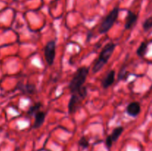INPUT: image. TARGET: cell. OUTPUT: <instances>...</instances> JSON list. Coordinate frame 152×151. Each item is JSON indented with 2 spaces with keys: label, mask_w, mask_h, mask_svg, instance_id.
<instances>
[{
  "label": "cell",
  "mask_w": 152,
  "mask_h": 151,
  "mask_svg": "<svg viewBox=\"0 0 152 151\" xmlns=\"http://www.w3.org/2000/svg\"><path fill=\"white\" fill-rule=\"evenodd\" d=\"M114 80H115V71L111 70L102 80V86L103 88H108L114 84Z\"/></svg>",
  "instance_id": "obj_10"
},
{
  "label": "cell",
  "mask_w": 152,
  "mask_h": 151,
  "mask_svg": "<svg viewBox=\"0 0 152 151\" xmlns=\"http://www.w3.org/2000/svg\"><path fill=\"white\" fill-rule=\"evenodd\" d=\"M34 118H35V121H34L33 127H34V129L39 128L45 120V113L39 110L38 112L34 114Z\"/></svg>",
  "instance_id": "obj_9"
},
{
  "label": "cell",
  "mask_w": 152,
  "mask_h": 151,
  "mask_svg": "<svg viewBox=\"0 0 152 151\" xmlns=\"http://www.w3.org/2000/svg\"><path fill=\"white\" fill-rule=\"evenodd\" d=\"M148 44L146 41H142L139 46V47L137 50V55L139 57L143 58L145 56V55L148 53Z\"/></svg>",
  "instance_id": "obj_12"
},
{
  "label": "cell",
  "mask_w": 152,
  "mask_h": 151,
  "mask_svg": "<svg viewBox=\"0 0 152 151\" xmlns=\"http://www.w3.org/2000/svg\"><path fill=\"white\" fill-rule=\"evenodd\" d=\"M44 54L46 62L48 65H53L56 56V41L51 40L46 44L45 47Z\"/></svg>",
  "instance_id": "obj_5"
},
{
  "label": "cell",
  "mask_w": 152,
  "mask_h": 151,
  "mask_svg": "<svg viewBox=\"0 0 152 151\" xmlns=\"http://www.w3.org/2000/svg\"><path fill=\"white\" fill-rule=\"evenodd\" d=\"M88 73L89 68L87 67H80L77 69L69 84V90L71 93L77 92L84 86Z\"/></svg>",
  "instance_id": "obj_1"
},
{
  "label": "cell",
  "mask_w": 152,
  "mask_h": 151,
  "mask_svg": "<svg viewBox=\"0 0 152 151\" xmlns=\"http://www.w3.org/2000/svg\"><path fill=\"white\" fill-rule=\"evenodd\" d=\"M138 19V16L132 12V10H128L127 15L126 17V23H125V29L129 30L132 29L135 24L137 23Z\"/></svg>",
  "instance_id": "obj_7"
},
{
  "label": "cell",
  "mask_w": 152,
  "mask_h": 151,
  "mask_svg": "<svg viewBox=\"0 0 152 151\" xmlns=\"http://www.w3.org/2000/svg\"><path fill=\"white\" fill-rule=\"evenodd\" d=\"M119 13H120V8L118 7H116L105 16V18L103 19L102 23L100 24V26H99V33H106L111 29V28L114 26V23L118 18Z\"/></svg>",
  "instance_id": "obj_4"
},
{
  "label": "cell",
  "mask_w": 152,
  "mask_h": 151,
  "mask_svg": "<svg viewBox=\"0 0 152 151\" xmlns=\"http://www.w3.org/2000/svg\"><path fill=\"white\" fill-rule=\"evenodd\" d=\"M126 75H127V72H126L125 68H123L121 70H120V73H119V75H118L119 81H120V80H126V78H127L128 76H126Z\"/></svg>",
  "instance_id": "obj_16"
},
{
  "label": "cell",
  "mask_w": 152,
  "mask_h": 151,
  "mask_svg": "<svg viewBox=\"0 0 152 151\" xmlns=\"http://www.w3.org/2000/svg\"><path fill=\"white\" fill-rule=\"evenodd\" d=\"M87 96V87L85 86H83L77 92L71 93V99H70L69 103H68V112L70 114H73L77 112V110L80 107L82 101L86 99Z\"/></svg>",
  "instance_id": "obj_3"
},
{
  "label": "cell",
  "mask_w": 152,
  "mask_h": 151,
  "mask_svg": "<svg viewBox=\"0 0 152 151\" xmlns=\"http://www.w3.org/2000/svg\"><path fill=\"white\" fill-rule=\"evenodd\" d=\"M113 143H114V142H112V140H111V138L109 137V136H107L106 139H105V146L108 148V150L111 149V147H112L113 145Z\"/></svg>",
  "instance_id": "obj_17"
},
{
  "label": "cell",
  "mask_w": 152,
  "mask_h": 151,
  "mask_svg": "<svg viewBox=\"0 0 152 151\" xmlns=\"http://www.w3.org/2000/svg\"><path fill=\"white\" fill-rule=\"evenodd\" d=\"M16 90L22 92L24 94H34L36 93V86L33 84H24L22 82H18L16 85Z\"/></svg>",
  "instance_id": "obj_8"
},
{
  "label": "cell",
  "mask_w": 152,
  "mask_h": 151,
  "mask_svg": "<svg viewBox=\"0 0 152 151\" xmlns=\"http://www.w3.org/2000/svg\"><path fill=\"white\" fill-rule=\"evenodd\" d=\"M123 131H124V128H123V127L119 126V127H115V128L113 130L112 133H111V135H109V137L111 138V139L112 140L113 142H117V141L119 139V138L120 137V136H121Z\"/></svg>",
  "instance_id": "obj_11"
},
{
  "label": "cell",
  "mask_w": 152,
  "mask_h": 151,
  "mask_svg": "<svg viewBox=\"0 0 152 151\" xmlns=\"http://www.w3.org/2000/svg\"><path fill=\"white\" fill-rule=\"evenodd\" d=\"M78 144L83 149H86V148L88 147L89 145H90L88 139L86 136H82V137L80 138V140H79Z\"/></svg>",
  "instance_id": "obj_15"
},
{
  "label": "cell",
  "mask_w": 152,
  "mask_h": 151,
  "mask_svg": "<svg viewBox=\"0 0 152 151\" xmlns=\"http://www.w3.org/2000/svg\"><path fill=\"white\" fill-rule=\"evenodd\" d=\"M116 46L117 45L114 43L109 42L104 47V48L102 49V51L99 53V57H98L97 60L96 61L93 67L92 70H93L94 73H96L99 70H101V69L108 63L111 55L113 54L114 50H115Z\"/></svg>",
  "instance_id": "obj_2"
},
{
  "label": "cell",
  "mask_w": 152,
  "mask_h": 151,
  "mask_svg": "<svg viewBox=\"0 0 152 151\" xmlns=\"http://www.w3.org/2000/svg\"><path fill=\"white\" fill-rule=\"evenodd\" d=\"M13 1H19V0H13Z\"/></svg>",
  "instance_id": "obj_18"
},
{
  "label": "cell",
  "mask_w": 152,
  "mask_h": 151,
  "mask_svg": "<svg viewBox=\"0 0 152 151\" xmlns=\"http://www.w3.org/2000/svg\"><path fill=\"white\" fill-rule=\"evenodd\" d=\"M141 111V106L140 104L138 102H132L128 105L126 107V113L130 116L135 117L137 116Z\"/></svg>",
  "instance_id": "obj_6"
},
{
  "label": "cell",
  "mask_w": 152,
  "mask_h": 151,
  "mask_svg": "<svg viewBox=\"0 0 152 151\" xmlns=\"http://www.w3.org/2000/svg\"><path fill=\"white\" fill-rule=\"evenodd\" d=\"M142 28L145 31H148L152 28V16L147 18L142 23Z\"/></svg>",
  "instance_id": "obj_14"
},
{
  "label": "cell",
  "mask_w": 152,
  "mask_h": 151,
  "mask_svg": "<svg viewBox=\"0 0 152 151\" xmlns=\"http://www.w3.org/2000/svg\"><path fill=\"white\" fill-rule=\"evenodd\" d=\"M42 107L41 102H37V103L34 104V105L30 107V108L28 110V114L29 115H33L36 113L37 112H38L39 110L40 107Z\"/></svg>",
  "instance_id": "obj_13"
}]
</instances>
